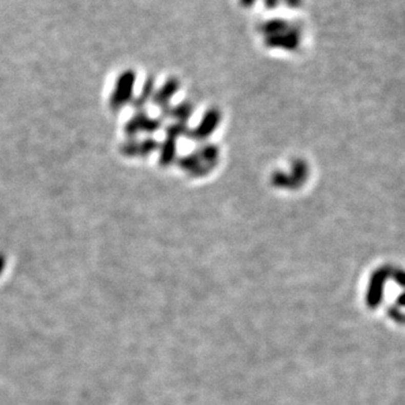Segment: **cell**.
Instances as JSON below:
<instances>
[{"label": "cell", "mask_w": 405, "mask_h": 405, "mask_svg": "<svg viewBox=\"0 0 405 405\" xmlns=\"http://www.w3.org/2000/svg\"><path fill=\"white\" fill-rule=\"evenodd\" d=\"M135 79L136 74L132 70H127L119 74L111 97V102H109V105L115 111H118L132 99Z\"/></svg>", "instance_id": "6da1fadb"}, {"label": "cell", "mask_w": 405, "mask_h": 405, "mask_svg": "<svg viewBox=\"0 0 405 405\" xmlns=\"http://www.w3.org/2000/svg\"><path fill=\"white\" fill-rule=\"evenodd\" d=\"M159 127L157 120L151 119L147 114L138 113L125 124L124 131L129 136H135L140 132H153Z\"/></svg>", "instance_id": "7a4b0ae2"}, {"label": "cell", "mask_w": 405, "mask_h": 405, "mask_svg": "<svg viewBox=\"0 0 405 405\" xmlns=\"http://www.w3.org/2000/svg\"><path fill=\"white\" fill-rule=\"evenodd\" d=\"M299 42V31L296 27L291 26L287 31L276 34V35L267 36V44L269 46H278L288 50L296 48Z\"/></svg>", "instance_id": "3957f363"}, {"label": "cell", "mask_w": 405, "mask_h": 405, "mask_svg": "<svg viewBox=\"0 0 405 405\" xmlns=\"http://www.w3.org/2000/svg\"><path fill=\"white\" fill-rule=\"evenodd\" d=\"M157 148V143L153 140L144 141H130L120 147V152L126 157H144Z\"/></svg>", "instance_id": "277c9868"}, {"label": "cell", "mask_w": 405, "mask_h": 405, "mask_svg": "<svg viewBox=\"0 0 405 405\" xmlns=\"http://www.w3.org/2000/svg\"><path fill=\"white\" fill-rule=\"evenodd\" d=\"M289 27H291V25H289V23H287L286 21L280 19V18H275V19H270L268 22H266L265 24L261 26V31L265 35L271 36V35H276V34H279V33L287 31Z\"/></svg>", "instance_id": "5b68a950"}, {"label": "cell", "mask_w": 405, "mask_h": 405, "mask_svg": "<svg viewBox=\"0 0 405 405\" xmlns=\"http://www.w3.org/2000/svg\"><path fill=\"white\" fill-rule=\"evenodd\" d=\"M153 90V81L151 79H149L146 85L143 86V89L140 96H137L134 100H133V106L137 109H141L144 105H146L148 99L152 95Z\"/></svg>", "instance_id": "8992f818"}, {"label": "cell", "mask_w": 405, "mask_h": 405, "mask_svg": "<svg viewBox=\"0 0 405 405\" xmlns=\"http://www.w3.org/2000/svg\"><path fill=\"white\" fill-rule=\"evenodd\" d=\"M176 88H177L176 81H173V80L168 81V83L166 84V86L164 87V89H161L158 92V94L154 96L153 99H154L155 104H158V105H164V104L168 100V98H169L170 96H172V94H173V92H175Z\"/></svg>", "instance_id": "52a82bcc"}, {"label": "cell", "mask_w": 405, "mask_h": 405, "mask_svg": "<svg viewBox=\"0 0 405 405\" xmlns=\"http://www.w3.org/2000/svg\"><path fill=\"white\" fill-rule=\"evenodd\" d=\"M282 2L287 6V7L292 8V9H296L299 7L300 5H302L303 0H282Z\"/></svg>", "instance_id": "ba28073f"}, {"label": "cell", "mask_w": 405, "mask_h": 405, "mask_svg": "<svg viewBox=\"0 0 405 405\" xmlns=\"http://www.w3.org/2000/svg\"><path fill=\"white\" fill-rule=\"evenodd\" d=\"M280 2H281V0H264L265 6H266V7H267L268 9H274V8H276Z\"/></svg>", "instance_id": "9c48e42d"}, {"label": "cell", "mask_w": 405, "mask_h": 405, "mask_svg": "<svg viewBox=\"0 0 405 405\" xmlns=\"http://www.w3.org/2000/svg\"><path fill=\"white\" fill-rule=\"evenodd\" d=\"M256 3H257V0H240L241 6L245 8L251 7V6H253Z\"/></svg>", "instance_id": "30bf717a"}, {"label": "cell", "mask_w": 405, "mask_h": 405, "mask_svg": "<svg viewBox=\"0 0 405 405\" xmlns=\"http://www.w3.org/2000/svg\"><path fill=\"white\" fill-rule=\"evenodd\" d=\"M4 266H5V258L3 257V254H0V273H2Z\"/></svg>", "instance_id": "8fae6325"}]
</instances>
